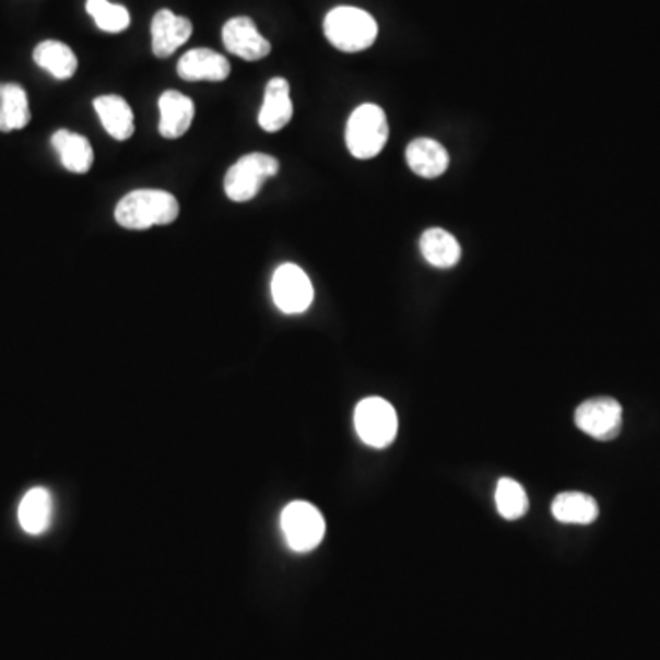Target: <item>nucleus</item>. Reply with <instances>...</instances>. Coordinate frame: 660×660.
<instances>
[{
	"mask_svg": "<svg viewBox=\"0 0 660 660\" xmlns=\"http://www.w3.org/2000/svg\"><path fill=\"white\" fill-rule=\"evenodd\" d=\"M180 205L175 195L162 189H137L116 205V223L126 229H149L175 223Z\"/></svg>",
	"mask_w": 660,
	"mask_h": 660,
	"instance_id": "1",
	"label": "nucleus"
},
{
	"mask_svg": "<svg viewBox=\"0 0 660 660\" xmlns=\"http://www.w3.org/2000/svg\"><path fill=\"white\" fill-rule=\"evenodd\" d=\"M323 30L330 45L347 54L367 50L378 35L375 17L353 7L330 10L325 17Z\"/></svg>",
	"mask_w": 660,
	"mask_h": 660,
	"instance_id": "2",
	"label": "nucleus"
},
{
	"mask_svg": "<svg viewBox=\"0 0 660 660\" xmlns=\"http://www.w3.org/2000/svg\"><path fill=\"white\" fill-rule=\"evenodd\" d=\"M389 126L386 113L375 103H364L354 110L345 129V142L354 158H375L386 148Z\"/></svg>",
	"mask_w": 660,
	"mask_h": 660,
	"instance_id": "3",
	"label": "nucleus"
},
{
	"mask_svg": "<svg viewBox=\"0 0 660 660\" xmlns=\"http://www.w3.org/2000/svg\"><path fill=\"white\" fill-rule=\"evenodd\" d=\"M280 173V162L270 154L251 153L237 160L224 177V191L234 202L256 199L268 178Z\"/></svg>",
	"mask_w": 660,
	"mask_h": 660,
	"instance_id": "4",
	"label": "nucleus"
},
{
	"mask_svg": "<svg viewBox=\"0 0 660 660\" xmlns=\"http://www.w3.org/2000/svg\"><path fill=\"white\" fill-rule=\"evenodd\" d=\"M354 427L370 448H388L399 433V415L388 400L369 397L354 410Z\"/></svg>",
	"mask_w": 660,
	"mask_h": 660,
	"instance_id": "5",
	"label": "nucleus"
},
{
	"mask_svg": "<svg viewBox=\"0 0 660 660\" xmlns=\"http://www.w3.org/2000/svg\"><path fill=\"white\" fill-rule=\"evenodd\" d=\"M281 530L292 551L308 553L323 540L325 519L310 503L294 502L281 514Z\"/></svg>",
	"mask_w": 660,
	"mask_h": 660,
	"instance_id": "6",
	"label": "nucleus"
},
{
	"mask_svg": "<svg viewBox=\"0 0 660 660\" xmlns=\"http://www.w3.org/2000/svg\"><path fill=\"white\" fill-rule=\"evenodd\" d=\"M273 303L281 313L302 314L313 305L314 288L303 268L292 262L281 264L272 278Z\"/></svg>",
	"mask_w": 660,
	"mask_h": 660,
	"instance_id": "7",
	"label": "nucleus"
},
{
	"mask_svg": "<svg viewBox=\"0 0 660 660\" xmlns=\"http://www.w3.org/2000/svg\"><path fill=\"white\" fill-rule=\"evenodd\" d=\"M576 426L589 437L608 443L622 432V405L611 397L586 400L576 410Z\"/></svg>",
	"mask_w": 660,
	"mask_h": 660,
	"instance_id": "8",
	"label": "nucleus"
},
{
	"mask_svg": "<svg viewBox=\"0 0 660 660\" xmlns=\"http://www.w3.org/2000/svg\"><path fill=\"white\" fill-rule=\"evenodd\" d=\"M223 40L229 54L245 61H261L272 50V45L257 32L250 17L229 19L224 24Z\"/></svg>",
	"mask_w": 660,
	"mask_h": 660,
	"instance_id": "9",
	"label": "nucleus"
},
{
	"mask_svg": "<svg viewBox=\"0 0 660 660\" xmlns=\"http://www.w3.org/2000/svg\"><path fill=\"white\" fill-rule=\"evenodd\" d=\"M193 34V24L186 17L175 15L172 10H160L151 23L153 37V54L156 58L165 59L188 43Z\"/></svg>",
	"mask_w": 660,
	"mask_h": 660,
	"instance_id": "10",
	"label": "nucleus"
},
{
	"mask_svg": "<svg viewBox=\"0 0 660 660\" xmlns=\"http://www.w3.org/2000/svg\"><path fill=\"white\" fill-rule=\"evenodd\" d=\"M292 115H294V105L291 99V85L285 78H273L268 81L264 91L259 126L262 131L278 132L291 123Z\"/></svg>",
	"mask_w": 660,
	"mask_h": 660,
	"instance_id": "11",
	"label": "nucleus"
},
{
	"mask_svg": "<svg viewBox=\"0 0 660 660\" xmlns=\"http://www.w3.org/2000/svg\"><path fill=\"white\" fill-rule=\"evenodd\" d=\"M160 126L158 131L167 140L180 138L189 131L193 123V99L184 96L182 92L165 91L158 99Z\"/></svg>",
	"mask_w": 660,
	"mask_h": 660,
	"instance_id": "12",
	"label": "nucleus"
},
{
	"mask_svg": "<svg viewBox=\"0 0 660 660\" xmlns=\"http://www.w3.org/2000/svg\"><path fill=\"white\" fill-rule=\"evenodd\" d=\"M229 70L228 59L208 48L189 50L178 61V75L184 81H224Z\"/></svg>",
	"mask_w": 660,
	"mask_h": 660,
	"instance_id": "13",
	"label": "nucleus"
},
{
	"mask_svg": "<svg viewBox=\"0 0 660 660\" xmlns=\"http://www.w3.org/2000/svg\"><path fill=\"white\" fill-rule=\"evenodd\" d=\"M405 160L411 172L422 178H437L445 175L450 156L440 143L432 138H416L405 149Z\"/></svg>",
	"mask_w": 660,
	"mask_h": 660,
	"instance_id": "14",
	"label": "nucleus"
},
{
	"mask_svg": "<svg viewBox=\"0 0 660 660\" xmlns=\"http://www.w3.org/2000/svg\"><path fill=\"white\" fill-rule=\"evenodd\" d=\"M51 145L59 154L61 164L67 172L75 173V175H85L91 172L92 164H94V149L85 137L61 129L51 137Z\"/></svg>",
	"mask_w": 660,
	"mask_h": 660,
	"instance_id": "15",
	"label": "nucleus"
},
{
	"mask_svg": "<svg viewBox=\"0 0 660 660\" xmlns=\"http://www.w3.org/2000/svg\"><path fill=\"white\" fill-rule=\"evenodd\" d=\"M94 108L105 131L118 142H126L134 134V115L123 97L115 94L96 97Z\"/></svg>",
	"mask_w": 660,
	"mask_h": 660,
	"instance_id": "16",
	"label": "nucleus"
},
{
	"mask_svg": "<svg viewBox=\"0 0 660 660\" xmlns=\"http://www.w3.org/2000/svg\"><path fill=\"white\" fill-rule=\"evenodd\" d=\"M51 518H54V502L50 492L40 486L30 490L19 505V523L24 532L32 535L43 534L50 527Z\"/></svg>",
	"mask_w": 660,
	"mask_h": 660,
	"instance_id": "17",
	"label": "nucleus"
},
{
	"mask_svg": "<svg viewBox=\"0 0 660 660\" xmlns=\"http://www.w3.org/2000/svg\"><path fill=\"white\" fill-rule=\"evenodd\" d=\"M553 516L565 525H591L598 518V503L581 492H565L554 497Z\"/></svg>",
	"mask_w": 660,
	"mask_h": 660,
	"instance_id": "18",
	"label": "nucleus"
},
{
	"mask_svg": "<svg viewBox=\"0 0 660 660\" xmlns=\"http://www.w3.org/2000/svg\"><path fill=\"white\" fill-rule=\"evenodd\" d=\"M32 120L28 94L15 83L0 85V131L12 132L24 129Z\"/></svg>",
	"mask_w": 660,
	"mask_h": 660,
	"instance_id": "19",
	"label": "nucleus"
},
{
	"mask_svg": "<svg viewBox=\"0 0 660 660\" xmlns=\"http://www.w3.org/2000/svg\"><path fill=\"white\" fill-rule=\"evenodd\" d=\"M34 61L56 80H70L78 70V58L61 40H43L34 50Z\"/></svg>",
	"mask_w": 660,
	"mask_h": 660,
	"instance_id": "20",
	"label": "nucleus"
},
{
	"mask_svg": "<svg viewBox=\"0 0 660 660\" xmlns=\"http://www.w3.org/2000/svg\"><path fill=\"white\" fill-rule=\"evenodd\" d=\"M421 251L422 257L435 268L456 267L461 259L459 240L440 228L427 229L422 234Z\"/></svg>",
	"mask_w": 660,
	"mask_h": 660,
	"instance_id": "21",
	"label": "nucleus"
},
{
	"mask_svg": "<svg viewBox=\"0 0 660 660\" xmlns=\"http://www.w3.org/2000/svg\"><path fill=\"white\" fill-rule=\"evenodd\" d=\"M495 507L497 512L508 521L523 518L529 510V497L523 486L514 479H502L495 488Z\"/></svg>",
	"mask_w": 660,
	"mask_h": 660,
	"instance_id": "22",
	"label": "nucleus"
},
{
	"mask_svg": "<svg viewBox=\"0 0 660 660\" xmlns=\"http://www.w3.org/2000/svg\"><path fill=\"white\" fill-rule=\"evenodd\" d=\"M86 12L94 19L97 28L107 34H120L131 24L129 10L108 0H86Z\"/></svg>",
	"mask_w": 660,
	"mask_h": 660,
	"instance_id": "23",
	"label": "nucleus"
}]
</instances>
